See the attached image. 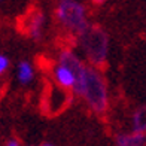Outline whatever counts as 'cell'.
<instances>
[{"instance_id": "obj_4", "label": "cell", "mask_w": 146, "mask_h": 146, "mask_svg": "<svg viewBox=\"0 0 146 146\" xmlns=\"http://www.w3.org/2000/svg\"><path fill=\"white\" fill-rule=\"evenodd\" d=\"M18 81L21 82L23 85L31 82L33 76H35V72H33V67L29 61H21L18 64V72H17Z\"/></svg>"}, {"instance_id": "obj_6", "label": "cell", "mask_w": 146, "mask_h": 146, "mask_svg": "<svg viewBox=\"0 0 146 146\" xmlns=\"http://www.w3.org/2000/svg\"><path fill=\"white\" fill-rule=\"evenodd\" d=\"M42 21H43V18H42L40 14L36 15V18H33V21H31V24H30V35H31L33 37H39V36H40Z\"/></svg>"}, {"instance_id": "obj_8", "label": "cell", "mask_w": 146, "mask_h": 146, "mask_svg": "<svg viewBox=\"0 0 146 146\" xmlns=\"http://www.w3.org/2000/svg\"><path fill=\"white\" fill-rule=\"evenodd\" d=\"M8 145H11V146H14V145H15V146H17L18 142H17V140H11V142H8Z\"/></svg>"}, {"instance_id": "obj_1", "label": "cell", "mask_w": 146, "mask_h": 146, "mask_svg": "<svg viewBox=\"0 0 146 146\" xmlns=\"http://www.w3.org/2000/svg\"><path fill=\"white\" fill-rule=\"evenodd\" d=\"M60 63L70 66L75 72L73 90L76 94L84 97L85 102L94 110H104V108L108 106V91H106V85L100 73L91 67H87L72 52H63Z\"/></svg>"}, {"instance_id": "obj_7", "label": "cell", "mask_w": 146, "mask_h": 146, "mask_svg": "<svg viewBox=\"0 0 146 146\" xmlns=\"http://www.w3.org/2000/svg\"><path fill=\"white\" fill-rule=\"evenodd\" d=\"M8 67H9V60H8V57H5V55L0 54V75L8 70Z\"/></svg>"}, {"instance_id": "obj_2", "label": "cell", "mask_w": 146, "mask_h": 146, "mask_svg": "<svg viewBox=\"0 0 146 146\" xmlns=\"http://www.w3.org/2000/svg\"><path fill=\"white\" fill-rule=\"evenodd\" d=\"M57 17L69 30L78 33V35L87 33L88 21L85 8L76 0H60Z\"/></svg>"}, {"instance_id": "obj_9", "label": "cell", "mask_w": 146, "mask_h": 146, "mask_svg": "<svg viewBox=\"0 0 146 146\" xmlns=\"http://www.w3.org/2000/svg\"><path fill=\"white\" fill-rule=\"evenodd\" d=\"M96 2H102V0H96Z\"/></svg>"}, {"instance_id": "obj_5", "label": "cell", "mask_w": 146, "mask_h": 146, "mask_svg": "<svg viewBox=\"0 0 146 146\" xmlns=\"http://www.w3.org/2000/svg\"><path fill=\"white\" fill-rule=\"evenodd\" d=\"M145 140H146V137L142 134L140 131H137V133L130 134V136L118 137V145H122V146H139V145H143Z\"/></svg>"}, {"instance_id": "obj_3", "label": "cell", "mask_w": 146, "mask_h": 146, "mask_svg": "<svg viewBox=\"0 0 146 146\" xmlns=\"http://www.w3.org/2000/svg\"><path fill=\"white\" fill-rule=\"evenodd\" d=\"M54 75H55V81L63 88H73V85H75V72H73L70 66L60 63L55 67Z\"/></svg>"}]
</instances>
